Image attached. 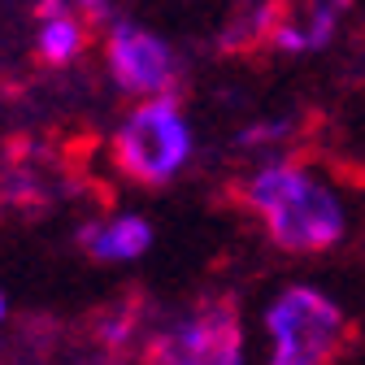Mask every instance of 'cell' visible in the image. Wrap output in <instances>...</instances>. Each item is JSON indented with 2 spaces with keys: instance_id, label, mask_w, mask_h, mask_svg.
Segmentation results:
<instances>
[{
  "instance_id": "obj_1",
  "label": "cell",
  "mask_w": 365,
  "mask_h": 365,
  "mask_svg": "<svg viewBox=\"0 0 365 365\" xmlns=\"http://www.w3.org/2000/svg\"><path fill=\"white\" fill-rule=\"evenodd\" d=\"M244 205L265 222L269 240L287 252H322L344 235L339 200L296 165H265L248 178Z\"/></svg>"
},
{
  "instance_id": "obj_7",
  "label": "cell",
  "mask_w": 365,
  "mask_h": 365,
  "mask_svg": "<svg viewBox=\"0 0 365 365\" xmlns=\"http://www.w3.org/2000/svg\"><path fill=\"white\" fill-rule=\"evenodd\" d=\"M35 48H39V57L48 61V66L74 61V57L87 48V22H83L70 5H61V0H43Z\"/></svg>"
},
{
  "instance_id": "obj_5",
  "label": "cell",
  "mask_w": 365,
  "mask_h": 365,
  "mask_svg": "<svg viewBox=\"0 0 365 365\" xmlns=\"http://www.w3.org/2000/svg\"><path fill=\"white\" fill-rule=\"evenodd\" d=\"M109 74L130 96H174L178 61L170 43L135 22H113L109 26Z\"/></svg>"
},
{
  "instance_id": "obj_6",
  "label": "cell",
  "mask_w": 365,
  "mask_h": 365,
  "mask_svg": "<svg viewBox=\"0 0 365 365\" xmlns=\"http://www.w3.org/2000/svg\"><path fill=\"white\" fill-rule=\"evenodd\" d=\"M83 252L91 261H135L153 244V226L144 217H113V222H91L78 235Z\"/></svg>"
},
{
  "instance_id": "obj_8",
  "label": "cell",
  "mask_w": 365,
  "mask_h": 365,
  "mask_svg": "<svg viewBox=\"0 0 365 365\" xmlns=\"http://www.w3.org/2000/svg\"><path fill=\"white\" fill-rule=\"evenodd\" d=\"M83 5H105V0H83Z\"/></svg>"
},
{
  "instance_id": "obj_4",
  "label": "cell",
  "mask_w": 365,
  "mask_h": 365,
  "mask_svg": "<svg viewBox=\"0 0 365 365\" xmlns=\"http://www.w3.org/2000/svg\"><path fill=\"white\" fill-rule=\"evenodd\" d=\"M144 365H244V327L231 300H209L144 348Z\"/></svg>"
},
{
  "instance_id": "obj_3",
  "label": "cell",
  "mask_w": 365,
  "mask_h": 365,
  "mask_svg": "<svg viewBox=\"0 0 365 365\" xmlns=\"http://www.w3.org/2000/svg\"><path fill=\"white\" fill-rule=\"evenodd\" d=\"M265 327L274 339L269 365H335L352 335L339 304L313 287H287L274 300Z\"/></svg>"
},
{
  "instance_id": "obj_9",
  "label": "cell",
  "mask_w": 365,
  "mask_h": 365,
  "mask_svg": "<svg viewBox=\"0 0 365 365\" xmlns=\"http://www.w3.org/2000/svg\"><path fill=\"white\" fill-rule=\"evenodd\" d=\"M0 317H5V296H0Z\"/></svg>"
},
{
  "instance_id": "obj_2",
  "label": "cell",
  "mask_w": 365,
  "mask_h": 365,
  "mask_svg": "<svg viewBox=\"0 0 365 365\" xmlns=\"http://www.w3.org/2000/svg\"><path fill=\"white\" fill-rule=\"evenodd\" d=\"M187 157H192V130L174 96L140 101L113 135V161L140 187H165L187 165Z\"/></svg>"
}]
</instances>
